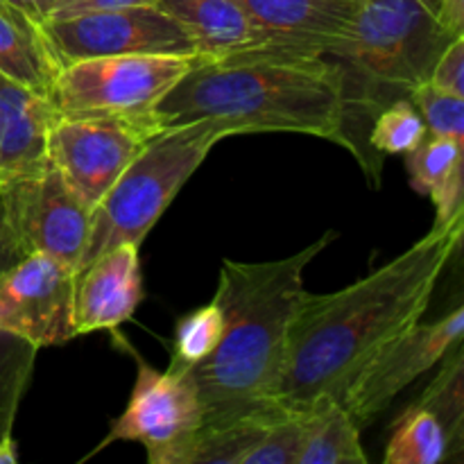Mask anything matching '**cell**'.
Returning a JSON list of instances; mask_svg holds the SVG:
<instances>
[{
  "label": "cell",
  "mask_w": 464,
  "mask_h": 464,
  "mask_svg": "<svg viewBox=\"0 0 464 464\" xmlns=\"http://www.w3.org/2000/svg\"><path fill=\"white\" fill-rule=\"evenodd\" d=\"M464 213L433 225L415 245L356 284L304 295L290 324L272 406L306 411L343 397L374 353L421 320L440 276L462 245Z\"/></svg>",
  "instance_id": "1"
},
{
  "label": "cell",
  "mask_w": 464,
  "mask_h": 464,
  "mask_svg": "<svg viewBox=\"0 0 464 464\" xmlns=\"http://www.w3.org/2000/svg\"><path fill=\"white\" fill-rule=\"evenodd\" d=\"M352 95L338 62L293 50H252L193 68L152 109L159 125L211 121L231 134L295 131L353 152L347 131Z\"/></svg>",
  "instance_id": "2"
},
{
  "label": "cell",
  "mask_w": 464,
  "mask_h": 464,
  "mask_svg": "<svg viewBox=\"0 0 464 464\" xmlns=\"http://www.w3.org/2000/svg\"><path fill=\"white\" fill-rule=\"evenodd\" d=\"M335 238L338 231L329 229L302 252L279 261H222L213 302L220 306L225 329L216 352L190 370L204 408V426H220L272 408L290 324L308 293L304 272Z\"/></svg>",
  "instance_id": "3"
},
{
  "label": "cell",
  "mask_w": 464,
  "mask_h": 464,
  "mask_svg": "<svg viewBox=\"0 0 464 464\" xmlns=\"http://www.w3.org/2000/svg\"><path fill=\"white\" fill-rule=\"evenodd\" d=\"M229 136H234L229 127L211 121L166 127L154 134L93 207L89 243L80 267L116 245L131 243L140 247L213 145Z\"/></svg>",
  "instance_id": "4"
},
{
  "label": "cell",
  "mask_w": 464,
  "mask_h": 464,
  "mask_svg": "<svg viewBox=\"0 0 464 464\" xmlns=\"http://www.w3.org/2000/svg\"><path fill=\"white\" fill-rule=\"evenodd\" d=\"M453 39L420 0H361L352 34L329 59L343 66L349 84H361L353 104L374 107V89L406 98L429 80Z\"/></svg>",
  "instance_id": "5"
},
{
  "label": "cell",
  "mask_w": 464,
  "mask_h": 464,
  "mask_svg": "<svg viewBox=\"0 0 464 464\" xmlns=\"http://www.w3.org/2000/svg\"><path fill=\"white\" fill-rule=\"evenodd\" d=\"M198 57L111 54L63 63L53 107L66 116H152Z\"/></svg>",
  "instance_id": "6"
},
{
  "label": "cell",
  "mask_w": 464,
  "mask_h": 464,
  "mask_svg": "<svg viewBox=\"0 0 464 464\" xmlns=\"http://www.w3.org/2000/svg\"><path fill=\"white\" fill-rule=\"evenodd\" d=\"M5 236L18 258L45 254L77 272L91 231L93 208L50 161L14 177L0 190Z\"/></svg>",
  "instance_id": "7"
},
{
  "label": "cell",
  "mask_w": 464,
  "mask_h": 464,
  "mask_svg": "<svg viewBox=\"0 0 464 464\" xmlns=\"http://www.w3.org/2000/svg\"><path fill=\"white\" fill-rule=\"evenodd\" d=\"M130 352L136 362L130 403L91 456L113 442H140L150 464H181L186 449L204 426L198 385L190 372H159L134 349Z\"/></svg>",
  "instance_id": "8"
},
{
  "label": "cell",
  "mask_w": 464,
  "mask_h": 464,
  "mask_svg": "<svg viewBox=\"0 0 464 464\" xmlns=\"http://www.w3.org/2000/svg\"><path fill=\"white\" fill-rule=\"evenodd\" d=\"M163 127L154 116H66L48 130V161L91 208Z\"/></svg>",
  "instance_id": "9"
},
{
  "label": "cell",
  "mask_w": 464,
  "mask_h": 464,
  "mask_svg": "<svg viewBox=\"0 0 464 464\" xmlns=\"http://www.w3.org/2000/svg\"><path fill=\"white\" fill-rule=\"evenodd\" d=\"M44 30L62 63L111 54L198 57L188 32L157 5L48 18Z\"/></svg>",
  "instance_id": "10"
},
{
  "label": "cell",
  "mask_w": 464,
  "mask_h": 464,
  "mask_svg": "<svg viewBox=\"0 0 464 464\" xmlns=\"http://www.w3.org/2000/svg\"><path fill=\"white\" fill-rule=\"evenodd\" d=\"M462 334L464 308L458 304L440 320L415 322L374 353L340 397V403L358 429H365L381 412L388 411L394 397L412 381L429 374L438 362H442V358L462 343Z\"/></svg>",
  "instance_id": "11"
},
{
  "label": "cell",
  "mask_w": 464,
  "mask_h": 464,
  "mask_svg": "<svg viewBox=\"0 0 464 464\" xmlns=\"http://www.w3.org/2000/svg\"><path fill=\"white\" fill-rule=\"evenodd\" d=\"M75 270L45 254H27L0 272V331L32 347H59L75 335Z\"/></svg>",
  "instance_id": "12"
},
{
  "label": "cell",
  "mask_w": 464,
  "mask_h": 464,
  "mask_svg": "<svg viewBox=\"0 0 464 464\" xmlns=\"http://www.w3.org/2000/svg\"><path fill=\"white\" fill-rule=\"evenodd\" d=\"M272 50L329 57L349 39L361 0H236Z\"/></svg>",
  "instance_id": "13"
},
{
  "label": "cell",
  "mask_w": 464,
  "mask_h": 464,
  "mask_svg": "<svg viewBox=\"0 0 464 464\" xmlns=\"http://www.w3.org/2000/svg\"><path fill=\"white\" fill-rule=\"evenodd\" d=\"M143 297L139 245L122 243L107 249L75 272V335L80 338L93 331H111L125 324Z\"/></svg>",
  "instance_id": "14"
},
{
  "label": "cell",
  "mask_w": 464,
  "mask_h": 464,
  "mask_svg": "<svg viewBox=\"0 0 464 464\" xmlns=\"http://www.w3.org/2000/svg\"><path fill=\"white\" fill-rule=\"evenodd\" d=\"M157 7L188 32L198 48V59L204 62L272 48V41L236 0H157Z\"/></svg>",
  "instance_id": "15"
},
{
  "label": "cell",
  "mask_w": 464,
  "mask_h": 464,
  "mask_svg": "<svg viewBox=\"0 0 464 464\" xmlns=\"http://www.w3.org/2000/svg\"><path fill=\"white\" fill-rule=\"evenodd\" d=\"M53 102L0 72V170L5 179L30 175L45 161Z\"/></svg>",
  "instance_id": "16"
},
{
  "label": "cell",
  "mask_w": 464,
  "mask_h": 464,
  "mask_svg": "<svg viewBox=\"0 0 464 464\" xmlns=\"http://www.w3.org/2000/svg\"><path fill=\"white\" fill-rule=\"evenodd\" d=\"M62 66L44 23L0 0V72L53 102Z\"/></svg>",
  "instance_id": "17"
},
{
  "label": "cell",
  "mask_w": 464,
  "mask_h": 464,
  "mask_svg": "<svg viewBox=\"0 0 464 464\" xmlns=\"http://www.w3.org/2000/svg\"><path fill=\"white\" fill-rule=\"evenodd\" d=\"M306 433L297 464H367L361 429L334 397L306 408Z\"/></svg>",
  "instance_id": "18"
},
{
  "label": "cell",
  "mask_w": 464,
  "mask_h": 464,
  "mask_svg": "<svg viewBox=\"0 0 464 464\" xmlns=\"http://www.w3.org/2000/svg\"><path fill=\"white\" fill-rule=\"evenodd\" d=\"M449 460V442L438 417L412 403L397 420L385 447V464H440Z\"/></svg>",
  "instance_id": "19"
},
{
  "label": "cell",
  "mask_w": 464,
  "mask_h": 464,
  "mask_svg": "<svg viewBox=\"0 0 464 464\" xmlns=\"http://www.w3.org/2000/svg\"><path fill=\"white\" fill-rule=\"evenodd\" d=\"M442 370L429 383L417 403L429 408L442 424L449 442V458L460 456L464 444V358L462 343L442 358Z\"/></svg>",
  "instance_id": "20"
},
{
  "label": "cell",
  "mask_w": 464,
  "mask_h": 464,
  "mask_svg": "<svg viewBox=\"0 0 464 464\" xmlns=\"http://www.w3.org/2000/svg\"><path fill=\"white\" fill-rule=\"evenodd\" d=\"M225 329V317L216 302L190 311L177 322L175 344H172V361L168 370L190 372L199 362L207 361L216 352Z\"/></svg>",
  "instance_id": "21"
},
{
  "label": "cell",
  "mask_w": 464,
  "mask_h": 464,
  "mask_svg": "<svg viewBox=\"0 0 464 464\" xmlns=\"http://www.w3.org/2000/svg\"><path fill=\"white\" fill-rule=\"evenodd\" d=\"M36 352L39 349L25 340L0 331V440L12 433L18 406L30 385Z\"/></svg>",
  "instance_id": "22"
},
{
  "label": "cell",
  "mask_w": 464,
  "mask_h": 464,
  "mask_svg": "<svg viewBox=\"0 0 464 464\" xmlns=\"http://www.w3.org/2000/svg\"><path fill=\"white\" fill-rule=\"evenodd\" d=\"M429 136L420 111L408 98H399L385 104L374 118L370 131V145L379 154H401L417 148Z\"/></svg>",
  "instance_id": "23"
},
{
  "label": "cell",
  "mask_w": 464,
  "mask_h": 464,
  "mask_svg": "<svg viewBox=\"0 0 464 464\" xmlns=\"http://www.w3.org/2000/svg\"><path fill=\"white\" fill-rule=\"evenodd\" d=\"M462 152L464 143L442 136H426L412 152L406 154L412 188L420 195H429L438 188L451 177L453 170L462 168Z\"/></svg>",
  "instance_id": "24"
},
{
  "label": "cell",
  "mask_w": 464,
  "mask_h": 464,
  "mask_svg": "<svg viewBox=\"0 0 464 464\" xmlns=\"http://www.w3.org/2000/svg\"><path fill=\"white\" fill-rule=\"evenodd\" d=\"M424 121L430 136L464 143V98L438 89L429 80L406 95Z\"/></svg>",
  "instance_id": "25"
},
{
  "label": "cell",
  "mask_w": 464,
  "mask_h": 464,
  "mask_svg": "<svg viewBox=\"0 0 464 464\" xmlns=\"http://www.w3.org/2000/svg\"><path fill=\"white\" fill-rule=\"evenodd\" d=\"M430 84L464 98V34L449 41L429 75Z\"/></svg>",
  "instance_id": "26"
},
{
  "label": "cell",
  "mask_w": 464,
  "mask_h": 464,
  "mask_svg": "<svg viewBox=\"0 0 464 464\" xmlns=\"http://www.w3.org/2000/svg\"><path fill=\"white\" fill-rule=\"evenodd\" d=\"M145 5H157V0H57L50 18H66L84 12H100V9L145 7Z\"/></svg>",
  "instance_id": "27"
},
{
  "label": "cell",
  "mask_w": 464,
  "mask_h": 464,
  "mask_svg": "<svg viewBox=\"0 0 464 464\" xmlns=\"http://www.w3.org/2000/svg\"><path fill=\"white\" fill-rule=\"evenodd\" d=\"M440 25L451 36L464 34V0H440V9L435 14Z\"/></svg>",
  "instance_id": "28"
},
{
  "label": "cell",
  "mask_w": 464,
  "mask_h": 464,
  "mask_svg": "<svg viewBox=\"0 0 464 464\" xmlns=\"http://www.w3.org/2000/svg\"><path fill=\"white\" fill-rule=\"evenodd\" d=\"M5 3L16 5V7L23 9V12L30 14L34 21L45 23L50 18V14H53L57 0H5Z\"/></svg>",
  "instance_id": "29"
},
{
  "label": "cell",
  "mask_w": 464,
  "mask_h": 464,
  "mask_svg": "<svg viewBox=\"0 0 464 464\" xmlns=\"http://www.w3.org/2000/svg\"><path fill=\"white\" fill-rule=\"evenodd\" d=\"M18 256L14 254L12 245H9L7 236H5V225H3V207H0V272L5 270V267H9L12 263H16Z\"/></svg>",
  "instance_id": "30"
},
{
  "label": "cell",
  "mask_w": 464,
  "mask_h": 464,
  "mask_svg": "<svg viewBox=\"0 0 464 464\" xmlns=\"http://www.w3.org/2000/svg\"><path fill=\"white\" fill-rule=\"evenodd\" d=\"M18 462V447L14 435H5L0 440V464H16Z\"/></svg>",
  "instance_id": "31"
},
{
  "label": "cell",
  "mask_w": 464,
  "mask_h": 464,
  "mask_svg": "<svg viewBox=\"0 0 464 464\" xmlns=\"http://www.w3.org/2000/svg\"><path fill=\"white\" fill-rule=\"evenodd\" d=\"M420 3L424 5V7L429 9V12L438 14V9H440V0H420Z\"/></svg>",
  "instance_id": "32"
},
{
  "label": "cell",
  "mask_w": 464,
  "mask_h": 464,
  "mask_svg": "<svg viewBox=\"0 0 464 464\" xmlns=\"http://www.w3.org/2000/svg\"><path fill=\"white\" fill-rule=\"evenodd\" d=\"M7 184V179H5V175H3V170H0V190H3V186Z\"/></svg>",
  "instance_id": "33"
}]
</instances>
